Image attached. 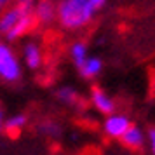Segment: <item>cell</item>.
<instances>
[{
  "label": "cell",
  "mask_w": 155,
  "mask_h": 155,
  "mask_svg": "<svg viewBox=\"0 0 155 155\" xmlns=\"http://www.w3.org/2000/svg\"><path fill=\"white\" fill-rule=\"evenodd\" d=\"M89 0H59L56 4V19L64 30H80L94 18Z\"/></svg>",
  "instance_id": "6da1fadb"
},
{
  "label": "cell",
  "mask_w": 155,
  "mask_h": 155,
  "mask_svg": "<svg viewBox=\"0 0 155 155\" xmlns=\"http://www.w3.org/2000/svg\"><path fill=\"white\" fill-rule=\"evenodd\" d=\"M21 75H23V68L16 52L7 44L0 42V78L4 82L14 84L21 78Z\"/></svg>",
  "instance_id": "7a4b0ae2"
},
{
  "label": "cell",
  "mask_w": 155,
  "mask_h": 155,
  "mask_svg": "<svg viewBox=\"0 0 155 155\" xmlns=\"http://www.w3.org/2000/svg\"><path fill=\"white\" fill-rule=\"evenodd\" d=\"M129 126H131V120L127 119L126 115L110 113V115H106L105 122H103V131H105V134L108 136V138L119 140Z\"/></svg>",
  "instance_id": "3957f363"
},
{
  "label": "cell",
  "mask_w": 155,
  "mask_h": 155,
  "mask_svg": "<svg viewBox=\"0 0 155 155\" xmlns=\"http://www.w3.org/2000/svg\"><path fill=\"white\" fill-rule=\"evenodd\" d=\"M30 12H33V11H31V9L23 7V5H19L18 2H16V5H12L11 9L2 11V12H0V33H2V35H5L9 30H11L16 23L21 19L23 16L30 14Z\"/></svg>",
  "instance_id": "277c9868"
},
{
  "label": "cell",
  "mask_w": 155,
  "mask_h": 155,
  "mask_svg": "<svg viewBox=\"0 0 155 155\" xmlns=\"http://www.w3.org/2000/svg\"><path fill=\"white\" fill-rule=\"evenodd\" d=\"M33 16L37 23L49 26L56 19V2L54 0H37L33 5Z\"/></svg>",
  "instance_id": "5b68a950"
},
{
  "label": "cell",
  "mask_w": 155,
  "mask_h": 155,
  "mask_svg": "<svg viewBox=\"0 0 155 155\" xmlns=\"http://www.w3.org/2000/svg\"><path fill=\"white\" fill-rule=\"evenodd\" d=\"M119 140H120V143L126 148H129V150H140V148H143V145H145L147 136H145V133H143V129H141L140 126L131 124V126L124 131V134L120 136Z\"/></svg>",
  "instance_id": "8992f818"
},
{
  "label": "cell",
  "mask_w": 155,
  "mask_h": 155,
  "mask_svg": "<svg viewBox=\"0 0 155 155\" xmlns=\"http://www.w3.org/2000/svg\"><path fill=\"white\" fill-rule=\"evenodd\" d=\"M91 103H92V106H94L99 113H103V115H110V113L115 112V101L112 99V96H110L108 92H105L103 89H99V87H92Z\"/></svg>",
  "instance_id": "52a82bcc"
},
{
  "label": "cell",
  "mask_w": 155,
  "mask_h": 155,
  "mask_svg": "<svg viewBox=\"0 0 155 155\" xmlns=\"http://www.w3.org/2000/svg\"><path fill=\"white\" fill-rule=\"evenodd\" d=\"M35 23H37V19H35V16H33V12L23 16L21 19L5 33V38L7 40H18V38H21V37H25L26 33H30L33 30Z\"/></svg>",
  "instance_id": "ba28073f"
},
{
  "label": "cell",
  "mask_w": 155,
  "mask_h": 155,
  "mask_svg": "<svg viewBox=\"0 0 155 155\" xmlns=\"http://www.w3.org/2000/svg\"><path fill=\"white\" fill-rule=\"evenodd\" d=\"M23 58H25V63L30 70H38L42 66V49L40 45L35 42H28L23 47Z\"/></svg>",
  "instance_id": "9c48e42d"
},
{
  "label": "cell",
  "mask_w": 155,
  "mask_h": 155,
  "mask_svg": "<svg viewBox=\"0 0 155 155\" xmlns=\"http://www.w3.org/2000/svg\"><path fill=\"white\" fill-rule=\"evenodd\" d=\"M103 70V61L96 56H87L84 59V63L78 66V71H80V75L87 80H91V78H96L101 73Z\"/></svg>",
  "instance_id": "30bf717a"
},
{
  "label": "cell",
  "mask_w": 155,
  "mask_h": 155,
  "mask_svg": "<svg viewBox=\"0 0 155 155\" xmlns=\"http://www.w3.org/2000/svg\"><path fill=\"white\" fill-rule=\"evenodd\" d=\"M26 122H28L26 115H23V113H16V115H12V117H9V119L4 122V126L2 127L5 129V133H7L9 136H18L19 131L26 126Z\"/></svg>",
  "instance_id": "8fae6325"
},
{
  "label": "cell",
  "mask_w": 155,
  "mask_h": 155,
  "mask_svg": "<svg viewBox=\"0 0 155 155\" xmlns=\"http://www.w3.org/2000/svg\"><path fill=\"white\" fill-rule=\"evenodd\" d=\"M70 58L73 64L75 66H80V64L84 63V59L87 58V45L84 42H75L70 45Z\"/></svg>",
  "instance_id": "7c38bea8"
},
{
  "label": "cell",
  "mask_w": 155,
  "mask_h": 155,
  "mask_svg": "<svg viewBox=\"0 0 155 155\" xmlns=\"http://www.w3.org/2000/svg\"><path fill=\"white\" fill-rule=\"evenodd\" d=\"M56 98L59 99L61 103H64V105H73L78 99V94L73 87H61V89H58Z\"/></svg>",
  "instance_id": "4fadbf2b"
},
{
  "label": "cell",
  "mask_w": 155,
  "mask_h": 155,
  "mask_svg": "<svg viewBox=\"0 0 155 155\" xmlns=\"http://www.w3.org/2000/svg\"><path fill=\"white\" fill-rule=\"evenodd\" d=\"M147 140L150 143V148H152V153L155 155V127H150L147 133Z\"/></svg>",
  "instance_id": "5bb4252c"
},
{
  "label": "cell",
  "mask_w": 155,
  "mask_h": 155,
  "mask_svg": "<svg viewBox=\"0 0 155 155\" xmlns=\"http://www.w3.org/2000/svg\"><path fill=\"white\" fill-rule=\"evenodd\" d=\"M106 2L108 0H89V4H91V7L94 12H98V11H101V9L106 5Z\"/></svg>",
  "instance_id": "9a60e30c"
},
{
  "label": "cell",
  "mask_w": 155,
  "mask_h": 155,
  "mask_svg": "<svg viewBox=\"0 0 155 155\" xmlns=\"http://www.w3.org/2000/svg\"><path fill=\"white\" fill-rule=\"evenodd\" d=\"M9 2H12V0H0V12L5 9V5H7Z\"/></svg>",
  "instance_id": "2e32d148"
},
{
  "label": "cell",
  "mask_w": 155,
  "mask_h": 155,
  "mask_svg": "<svg viewBox=\"0 0 155 155\" xmlns=\"http://www.w3.org/2000/svg\"><path fill=\"white\" fill-rule=\"evenodd\" d=\"M2 126H4V119H2V110H0V129H2Z\"/></svg>",
  "instance_id": "e0dca14e"
}]
</instances>
